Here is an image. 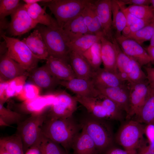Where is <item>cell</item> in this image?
I'll list each match as a JSON object with an SVG mask.
<instances>
[{"label":"cell","instance_id":"f907efd6","mask_svg":"<svg viewBox=\"0 0 154 154\" xmlns=\"http://www.w3.org/2000/svg\"><path fill=\"white\" fill-rule=\"evenodd\" d=\"M9 82L0 81V103L3 104L7 100L5 93Z\"/></svg>","mask_w":154,"mask_h":154},{"label":"cell","instance_id":"ba28073f","mask_svg":"<svg viewBox=\"0 0 154 154\" xmlns=\"http://www.w3.org/2000/svg\"><path fill=\"white\" fill-rule=\"evenodd\" d=\"M53 104L46 112V119L64 118L72 116L77 108L78 102L73 97L65 91L56 93Z\"/></svg>","mask_w":154,"mask_h":154},{"label":"cell","instance_id":"cb8c5ba5","mask_svg":"<svg viewBox=\"0 0 154 154\" xmlns=\"http://www.w3.org/2000/svg\"><path fill=\"white\" fill-rule=\"evenodd\" d=\"M69 62L76 78L91 79L93 71L82 53L71 51L69 55Z\"/></svg>","mask_w":154,"mask_h":154},{"label":"cell","instance_id":"b9f144b4","mask_svg":"<svg viewBox=\"0 0 154 154\" xmlns=\"http://www.w3.org/2000/svg\"><path fill=\"white\" fill-rule=\"evenodd\" d=\"M40 88L33 84H26L21 92L17 97L24 101L33 99L40 95Z\"/></svg>","mask_w":154,"mask_h":154},{"label":"cell","instance_id":"4dcf8cb0","mask_svg":"<svg viewBox=\"0 0 154 154\" xmlns=\"http://www.w3.org/2000/svg\"><path fill=\"white\" fill-rule=\"evenodd\" d=\"M112 25L114 38L121 35L126 26V20L117 0H111Z\"/></svg>","mask_w":154,"mask_h":154},{"label":"cell","instance_id":"2e32d148","mask_svg":"<svg viewBox=\"0 0 154 154\" xmlns=\"http://www.w3.org/2000/svg\"><path fill=\"white\" fill-rule=\"evenodd\" d=\"M28 73L30 81L40 89H52L58 85L60 81L50 73L45 64L35 68Z\"/></svg>","mask_w":154,"mask_h":154},{"label":"cell","instance_id":"f35d334b","mask_svg":"<svg viewBox=\"0 0 154 154\" xmlns=\"http://www.w3.org/2000/svg\"><path fill=\"white\" fill-rule=\"evenodd\" d=\"M154 27V21L142 29L131 34L127 38L132 39L139 44L150 40L152 35Z\"/></svg>","mask_w":154,"mask_h":154},{"label":"cell","instance_id":"f1b7e54d","mask_svg":"<svg viewBox=\"0 0 154 154\" xmlns=\"http://www.w3.org/2000/svg\"><path fill=\"white\" fill-rule=\"evenodd\" d=\"M103 34L94 35L88 34L75 40L68 42L67 44L71 51H74L83 53L95 43L100 40Z\"/></svg>","mask_w":154,"mask_h":154},{"label":"cell","instance_id":"ac0fdd59","mask_svg":"<svg viewBox=\"0 0 154 154\" xmlns=\"http://www.w3.org/2000/svg\"><path fill=\"white\" fill-rule=\"evenodd\" d=\"M50 73L61 81H68L76 76L69 63L60 58L49 56L45 64Z\"/></svg>","mask_w":154,"mask_h":154},{"label":"cell","instance_id":"83f0119b","mask_svg":"<svg viewBox=\"0 0 154 154\" xmlns=\"http://www.w3.org/2000/svg\"><path fill=\"white\" fill-rule=\"evenodd\" d=\"M134 117V119L141 123L154 124V90L153 89L150 87L144 104Z\"/></svg>","mask_w":154,"mask_h":154},{"label":"cell","instance_id":"d6a6232c","mask_svg":"<svg viewBox=\"0 0 154 154\" xmlns=\"http://www.w3.org/2000/svg\"><path fill=\"white\" fill-rule=\"evenodd\" d=\"M25 119L23 114L5 108L3 104L0 103L1 126H9L14 124H17Z\"/></svg>","mask_w":154,"mask_h":154},{"label":"cell","instance_id":"277c9868","mask_svg":"<svg viewBox=\"0 0 154 154\" xmlns=\"http://www.w3.org/2000/svg\"><path fill=\"white\" fill-rule=\"evenodd\" d=\"M91 0H49L42 3L54 15L60 28L80 14Z\"/></svg>","mask_w":154,"mask_h":154},{"label":"cell","instance_id":"836d02e7","mask_svg":"<svg viewBox=\"0 0 154 154\" xmlns=\"http://www.w3.org/2000/svg\"><path fill=\"white\" fill-rule=\"evenodd\" d=\"M82 54L93 71L100 68L102 62L101 55L100 40L95 43Z\"/></svg>","mask_w":154,"mask_h":154},{"label":"cell","instance_id":"680465c9","mask_svg":"<svg viewBox=\"0 0 154 154\" xmlns=\"http://www.w3.org/2000/svg\"><path fill=\"white\" fill-rule=\"evenodd\" d=\"M152 89H153L154 90V88H152Z\"/></svg>","mask_w":154,"mask_h":154},{"label":"cell","instance_id":"f546056e","mask_svg":"<svg viewBox=\"0 0 154 154\" xmlns=\"http://www.w3.org/2000/svg\"><path fill=\"white\" fill-rule=\"evenodd\" d=\"M113 42L115 44L117 51V66L118 74L123 80L127 81L132 68L131 58L123 51L115 38Z\"/></svg>","mask_w":154,"mask_h":154},{"label":"cell","instance_id":"8d00e7d4","mask_svg":"<svg viewBox=\"0 0 154 154\" xmlns=\"http://www.w3.org/2000/svg\"><path fill=\"white\" fill-rule=\"evenodd\" d=\"M28 76V74L21 76L9 81L6 90L7 100L11 97H17L20 94L26 84Z\"/></svg>","mask_w":154,"mask_h":154},{"label":"cell","instance_id":"d590c367","mask_svg":"<svg viewBox=\"0 0 154 154\" xmlns=\"http://www.w3.org/2000/svg\"><path fill=\"white\" fill-rule=\"evenodd\" d=\"M100 98L110 121H117L121 122L124 121L123 111L115 103L107 98Z\"/></svg>","mask_w":154,"mask_h":154},{"label":"cell","instance_id":"8992f818","mask_svg":"<svg viewBox=\"0 0 154 154\" xmlns=\"http://www.w3.org/2000/svg\"><path fill=\"white\" fill-rule=\"evenodd\" d=\"M1 37L5 41L7 55L29 72L37 67L39 60L33 55L27 46L21 40L9 37L3 34Z\"/></svg>","mask_w":154,"mask_h":154},{"label":"cell","instance_id":"7bdbcfd3","mask_svg":"<svg viewBox=\"0 0 154 154\" xmlns=\"http://www.w3.org/2000/svg\"><path fill=\"white\" fill-rule=\"evenodd\" d=\"M121 9L125 16L126 26H130L136 23L140 19H139L130 13L126 9L125 5L122 3L120 0H117Z\"/></svg>","mask_w":154,"mask_h":154},{"label":"cell","instance_id":"d4e9b609","mask_svg":"<svg viewBox=\"0 0 154 154\" xmlns=\"http://www.w3.org/2000/svg\"><path fill=\"white\" fill-rule=\"evenodd\" d=\"M25 6L29 15L37 23L51 28L59 27L56 19L46 13V6L42 8L38 3L25 4Z\"/></svg>","mask_w":154,"mask_h":154},{"label":"cell","instance_id":"11a10c76","mask_svg":"<svg viewBox=\"0 0 154 154\" xmlns=\"http://www.w3.org/2000/svg\"><path fill=\"white\" fill-rule=\"evenodd\" d=\"M153 47H154V27L152 37L150 40V43L147 48H150Z\"/></svg>","mask_w":154,"mask_h":154},{"label":"cell","instance_id":"74e56055","mask_svg":"<svg viewBox=\"0 0 154 154\" xmlns=\"http://www.w3.org/2000/svg\"><path fill=\"white\" fill-rule=\"evenodd\" d=\"M126 9L130 13L140 19H154V8L151 5H129Z\"/></svg>","mask_w":154,"mask_h":154},{"label":"cell","instance_id":"e0dca14e","mask_svg":"<svg viewBox=\"0 0 154 154\" xmlns=\"http://www.w3.org/2000/svg\"><path fill=\"white\" fill-rule=\"evenodd\" d=\"M28 72L7 54L0 55V81H9Z\"/></svg>","mask_w":154,"mask_h":154},{"label":"cell","instance_id":"44dd1931","mask_svg":"<svg viewBox=\"0 0 154 154\" xmlns=\"http://www.w3.org/2000/svg\"><path fill=\"white\" fill-rule=\"evenodd\" d=\"M91 79L95 87H117L125 84L118 74L100 68L93 71Z\"/></svg>","mask_w":154,"mask_h":154},{"label":"cell","instance_id":"6f0895ef","mask_svg":"<svg viewBox=\"0 0 154 154\" xmlns=\"http://www.w3.org/2000/svg\"><path fill=\"white\" fill-rule=\"evenodd\" d=\"M151 5L154 8V0H150Z\"/></svg>","mask_w":154,"mask_h":154},{"label":"cell","instance_id":"60d3db41","mask_svg":"<svg viewBox=\"0 0 154 154\" xmlns=\"http://www.w3.org/2000/svg\"><path fill=\"white\" fill-rule=\"evenodd\" d=\"M19 0H0V20L5 19V17L11 15L21 4Z\"/></svg>","mask_w":154,"mask_h":154},{"label":"cell","instance_id":"816d5d0a","mask_svg":"<svg viewBox=\"0 0 154 154\" xmlns=\"http://www.w3.org/2000/svg\"><path fill=\"white\" fill-rule=\"evenodd\" d=\"M25 154H41L38 141L30 147L27 150Z\"/></svg>","mask_w":154,"mask_h":154},{"label":"cell","instance_id":"8fae6325","mask_svg":"<svg viewBox=\"0 0 154 154\" xmlns=\"http://www.w3.org/2000/svg\"><path fill=\"white\" fill-rule=\"evenodd\" d=\"M95 87L99 94V98H106L111 100L126 112V116L128 115L130 110L128 84L113 87Z\"/></svg>","mask_w":154,"mask_h":154},{"label":"cell","instance_id":"5bb4252c","mask_svg":"<svg viewBox=\"0 0 154 154\" xmlns=\"http://www.w3.org/2000/svg\"><path fill=\"white\" fill-rule=\"evenodd\" d=\"M60 85L70 90L76 95L99 97V94L91 79L75 78L68 81H60Z\"/></svg>","mask_w":154,"mask_h":154},{"label":"cell","instance_id":"681fc988","mask_svg":"<svg viewBox=\"0 0 154 154\" xmlns=\"http://www.w3.org/2000/svg\"><path fill=\"white\" fill-rule=\"evenodd\" d=\"M147 142L137 150V154H154V147Z\"/></svg>","mask_w":154,"mask_h":154},{"label":"cell","instance_id":"6da1fadb","mask_svg":"<svg viewBox=\"0 0 154 154\" xmlns=\"http://www.w3.org/2000/svg\"><path fill=\"white\" fill-rule=\"evenodd\" d=\"M81 128L72 116L66 118L46 119L41 127L44 136L61 145L68 153Z\"/></svg>","mask_w":154,"mask_h":154},{"label":"cell","instance_id":"ffe728a7","mask_svg":"<svg viewBox=\"0 0 154 154\" xmlns=\"http://www.w3.org/2000/svg\"><path fill=\"white\" fill-rule=\"evenodd\" d=\"M60 28L67 43L84 35L90 34L81 14L68 21L62 28Z\"/></svg>","mask_w":154,"mask_h":154},{"label":"cell","instance_id":"f6af8a7d","mask_svg":"<svg viewBox=\"0 0 154 154\" xmlns=\"http://www.w3.org/2000/svg\"><path fill=\"white\" fill-rule=\"evenodd\" d=\"M144 133L148 143L154 147V124L145 125Z\"/></svg>","mask_w":154,"mask_h":154},{"label":"cell","instance_id":"1f68e13d","mask_svg":"<svg viewBox=\"0 0 154 154\" xmlns=\"http://www.w3.org/2000/svg\"><path fill=\"white\" fill-rule=\"evenodd\" d=\"M0 147L9 154H25L21 138L16 133L1 138Z\"/></svg>","mask_w":154,"mask_h":154},{"label":"cell","instance_id":"30bf717a","mask_svg":"<svg viewBox=\"0 0 154 154\" xmlns=\"http://www.w3.org/2000/svg\"><path fill=\"white\" fill-rule=\"evenodd\" d=\"M128 85L130 110L126 119H131L138 114L146 100L150 88L146 80Z\"/></svg>","mask_w":154,"mask_h":154},{"label":"cell","instance_id":"c3c4849f","mask_svg":"<svg viewBox=\"0 0 154 154\" xmlns=\"http://www.w3.org/2000/svg\"><path fill=\"white\" fill-rule=\"evenodd\" d=\"M123 4L131 5H149L150 0H119Z\"/></svg>","mask_w":154,"mask_h":154},{"label":"cell","instance_id":"9f6ffc18","mask_svg":"<svg viewBox=\"0 0 154 154\" xmlns=\"http://www.w3.org/2000/svg\"><path fill=\"white\" fill-rule=\"evenodd\" d=\"M0 154H9L3 148L0 147Z\"/></svg>","mask_w":154,"mask_h":154},{"label":"cell","instance_id":"603a6c76","mask_svg":"<svg viewBox=\"0 0 154 154\" xmlns=\"http://www.w3.org/2000/svg\"><path fill=\"white\" fill-rule=\"evenodd\" d=\"M74 97L77 102L86 108L90 115L98 119L110 121L100 98L78 95Z\"/></svg>","mask_w":154,"mask_h":154},{"label":"cell","instance_id":"f5cc1de1","mask_svg":"<svg viewBox=\"0 0 154 154\" xmlns=\"http://www.w3.org/2000/svg\"><path fill=\"white\" fill-rule=\"evenodd\" d=\"M146 50L151 58V62L154 65V47L147 48Z\"/></svg>","mask_w":154,"mask_h":154},{"label":"cell","instance_id":"e575fe53","mask_svg":"<svg viewBox=\"0 0 154 154\" xmlns=\"http://www.w3.org/2000/svg\"><path fill=\"white\" fill-rule=\"evenodd\" d=\"M41 154H68L60 145L44 136L42 134L38 140Z\"/></svg>","mask_w":154,"mask_h":154},{"label":"cell","instance_id":"484cf974","mask_svg":"<svg viewBox=\"0 0 154 154\" xmlns=\"http://www.w3.org/2000/svg\"><path fill=\"white\" fill-rule=\"evenodd\" d=\"M94 1L91 0L84 8L81 14L90 33L94 35L103 34L101 23Z\"/></svg>","mask_w":154,"mask_h":154},{"label":"cell","instance_id":"7a4b0ae2","mask_svg":"<svg viewBox=\"0 0 154 154\" xmlns=\"http://www.w3.org/2000/svg\"><path fill=\"white\" fill-rule=\"evenodd\" d=\"M92 138L100 154H105L114 146V135L109 121L94 117L90 115L84 118L80 123Z\"/></svg>","mask_w":154,"mask_h":154},{"label":"cell","instance_id":"d6986e66","mask_svg":"<svg viewBox=\"0 0 154 154\" xmlns=\"http://www.w3.org/2000/svg\"><path fill=\"white\" fill-rule=\"evenodd\" d=\"M100 41L101 57L104 68L119 75L117 66V51L115 44L104 35L101 37Z\"/></svg>","mask_w":154,"mask_h":154},{"label":"cell","instance_id":"7c38bea8","mask_svg":"<svg viewBox=\"0 0 154 154\" xmlns=\"http://www.w3.org/2000/svg\"><path fill=\"white\" fill-rule=\"evenodd\" d=\"M115 38L123 51L136 61L141 66L151 62L149 56L141 45L132 39L124 37L122 35Z\"/></svg>","mask_w":154,"mask_h":154},{"label":"cell","instance_id":"bcb514c9","mask_svg":"<svg viewBox=\"0 0 154 154\" xmlns=\"http://www.w3.org/2000/svg\"><path fill=\"white\" fill-rule=\"evenodd\" d=\"M105 154H137V151L136 150L123 149L114 146L109 149Z\"/></svg>","mask_w":154,"mask_h":154},{"label":"cell","instance_id":"4fadbf2b","mask_svg":"<svg viewBox=\"0 0 154 154\" xmlns=\"http://www.w3.org/2000/svg\"><path fill=\"white\" fill-rule=\"evenodd\" d=\"M94 3L101 23L104 36L112 42L115 38L112 25L111 0H94Z\"/></svg>","mask_w":154,"mask_h":154},{"label":"cell","instance_id":"3957f363","mask_svg":"<svg viewBox=\"0 0 154 154\" xmlns=\"http://www.w3.org/2000/svg\"><path fill=\"white\" fill-rule=\"evenodd\" d=\"M121 123L114 135V139L124 149L137 150L147 142L144 137L145 124L131 119Z\"/></svg>","mask_w":154,"mask_h":154},{"label":"cell","instance_id":"5b68a950","mask_svg":"<svg viewBox=\"0 0 154 154\" xmlns=\"http://www.w3.org/2000/svg\"><path fill=\"white\" fill-rule=\"evenodd\" d=\"M37 29L40 33L47 46L49 56L68 63L71 51L60 27L51 28L43 25Z\"/></svg>","mask_w":154,"mask_h":154},{"label":"cell","instance_id":"4316f807","mask_svg":"<svg viewBox=\"0 0 154 154\" xmlns=\"http://www.w3.org/2000/svg\"><path fill=\"white\" fill-rule=\"evenodd\" d=\"M72 149L73 154H100L92 138L82 129L75 138Z\"/></svg>","mask_w":154,"mask_h":154},{"label":"cell","instance_id":"52a82bcc","mask_svg":"<svg viewBox=\"0 0 154 154\" xmlns=\"http://www.w3.org/2000/svg\"><path fill=\"white\" fill-rule=\"evenodd\" d=\"M46 111L42 113L31 115L17 125L16 134L22 140L24 151L36 143L41 135V127L46 119Z\"/></svg>","mask_w":154,"mask_h":154},{"label":"cell","instance_id":"9c48e42d","mask_svg":"<svg viewBox=\"0 0 154 154\" xmlns=\"http://www.w3.org/2000/svg\"><path fill=\"white\" fill-rule=\"evenodd\" d=\"M11 16V20L9 28L10 34L13 36L24 34L35 28L38 24L29 15L25 4L21 3Z\"/></svg>","mask_w":154,"mask_h":154},{"label":"cell","instance_id":"7dc6e473","mask_svg":"<svg viewBox=\"0 0 154 154\" xmlns=\"http://www.w3.org/2000/svg\"><path fill=\"white\" fill-rule=\"evenodd\" d=\"M147 73V80L150 87L154 88V67L143 66Z\"/></svg>","mask_w":154,"mask_h":154},{"label":"cell","instance_id":"ee69618b","mask_svg":"<svg viewBox=\"0 0 154 154\" xmlns=\"http://www.w3.org/2000/svg\"><path fill=\"white\" fill-rule=\"evenodd\" d=\"M154 21V19L153 20L140 19L135 24L131 26H128L130 33V35L132 33L142 29L153 22Z\"/></svg>","mask_w":154,"mask_h":154},{"label":"cell","instance_id":"7402d4cb","mask_svg":"<svg viewBox=\"0 0 154 154\" xmlns=\"http://www.w3.org/2000/svg\"><path fill=\"white\" fill-rule=\"evenodd\" d=\"M21 40L28 47L33 55L39 60H46L49 56L48 49L42 37L37 29Z\"/></svg>","mask_w":154,"mask_h":154},{"label":"cell","instance_id":"ab89813d","mask_svg":"<svg viewBox=\"0 0 154 154\" xmlns=\"http://www.w3.org/2000/svg\"><path fill=\"white\" fill-rule=\"evenodd\" d=\"M132 67L129 74L127 81L129 84L146 80L147 75L141 69V66L135 60L131 58Z\"/></svg>","mask_w":154,"mask_h":154},{"label":"cell","instance_id":"9a60e30c","mask_svg":"<svg viewBox=\"0 0 154 154\" xmlns=\"http://www.w3.org/2000/svg\"><path fill=\"white\" fill-rule=\"evenodd\" d=\"M56 98V94L39 95L32 99L23 101L19 107L23 112L31 115L39 114L46 111L53 104Z\"/></svg>","mask_w":154,"mask_h":154},{"label":"cell","instance_id":"db71d44e","mask_svg":"<svg viewBox=\"0 0 154 154\" xmlns=\"http://www.w3.org/2000/svg\"><path fill=\"white\" fill-rule=\"evenodd\" d=\"M49 0H24L23 1L25 4L28 5H31L38 2L45 3L49 1Z\"/></svg>","mask_w":154,"mask_h":154}]
</instances>
